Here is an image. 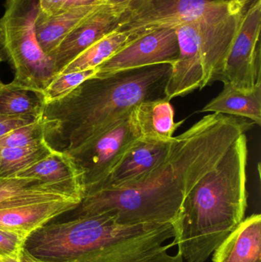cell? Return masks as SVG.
I'll return each instance as SVG.
<instances>
[{
    "label": "cell",
    "mask_w": 261,
    "mask_h": 262,
    "mask_svg": "<svg viewBox=\"0 0 261 262\" xmlns=\"http://www.w3.org/2000/svg\"><path fill=\"white\" fill-rule=\"evenodd\" d=\"M254 125L238 117L205 115L173 137L167 156L144 178L121 189L85 194L74 209L56 219L107 215L124 226L173 223L190 191L214 169L234 141Z\"/></svg>",
    "instance_id": "cell-1"
},
{
    "label": "cell",
    "mask_w": 261,
    "mask_h": 262,
    "mask_svg": "<svg viewBox=\"0 0 261 262\" xmlns=\"http://www.w3.org/2000/svg\"><path fill=\"white\" fill-rule=\"evenodd\" d=\"M173 223L124 226L107 215L53 219L32 232L24 247L44 262H183Z\"/></svg>",
    "instance_id": "cell-2"
},
{
    "label": "cell",
    "mask_w": 261,
    "mask_h": 262,
    "mask_svg": "<svg viewBox=\"0 0 261 262\" xmlns=\"http://www.w3.org/2000/svg\"><path fill=\"white\" fill-rule=\"evenodd\" d=\"M170 64L147 66L89 78L70 94L45 104L46 140L57 138L63 152L77 149L144 101L165 98Z\"/></svg>",
    "instance_id": "cell-3"
},
{
    "label": "cell",
    "mask_w": 261,
    "mask_h": 262,
    "mask_svg": "<svg viewBox=\"0 0 261 262\" xmlns=\"http://www.w3.org/2000/svg\"><path fill=\"white\" fill-rule=\"evenodd\" d=\"M248 155L244 134L185 197L173 223V242L183 261H206L245 220Z\"/></svg>",
    "instance_id": "cell-4"
},
{
    "label": "cell",
    "mask_w": 261,
    "mask_h": 262,
    "mask_svg": "<svg viewBox=\"0 0 261 262\" xmlns=\"http://www.w3.org/2000/svg\"><path fill=\"white\" fill-rule=\"evenodd\" d=\"M244 10L229 1L176 28L179 53L165 86L167 100L220 81Z\"/></svg>",
    "instance_id": "cell-5"
},
{
    "label": "cell",
    "mask_w": 261,
    "mask_h": 262,
    "mask_svg": "<svg viewBox=\"0 0 261 262\" xmlns=\"http://www.w3.org/2000/svg\"><path fill=\"white\" fill-rule=\"evenodd\" d=\"M39 0H6L0 18V50L14 70L12 84L41 92L55 76L53 64L37 40Z\"/></svg>",
    "instance_id": "cell-6"
},
{
    "label": "cell",
    "mask_w": 261,
    "mask_h": 262,
    "mask_svg": "<svg viewBox=\"0 0 261 262\" xmlns=\"http://www.w3.org/2000/svg\"><path fill=\"white\" fill-rule=\"evenodd\" d=\"M138 139L129 114L67 152L81 172L84 194L105 180L124 152Z\"/></svg>",
    "instance_id": "cell-7"
},
{
    "label": "cell",
    "mask_w": 261,
    "mask_h": 262,
    "mask_svg": "<svg viewBox=\"0 0 261 262\" xmlns=\"http://www.w3.org/2000/svg\"><path fill=\"white\" fill-rule=\"evenodd\" d=\"M261 0L244 10L220 81L250 92L261 86Z\"/></svg>",
    "instance_id": "cell-8"
},
{
    "label": "cell",
    "mask_w": 261,
    "mask_h": 262,
    "mask_svg": "<svg viewBox=\"0 0 261 262\" xmlns=\"http://www.w3.org/2000/svg\"><path fill=\"white\" fill-rule=\"evenodd\" d=\"M179 49L176 29H161L130 41L96 69V78L160 64L173 66Z\"/></svg>",
    "instance_id": "cell-9"
},
{
    "label": "cell",
    "mask_w": 261,
    "mask_h": 262,
    "mask_svg": "<svg viewBox=\"0 0 261 262\" xmlns=\"http://www.w3.org/2000/svg\"><path fill=\"white\" fill-rule=\"evenodd\" d=\"M230 0H170L154 9L134 16L124 18L119 29L135 39L145 34L176 29L179 26L197 19L205 14L222 7Z\"/></svg>",
    "instance_id": "cell-10"
},
{
    "label": "cell",
    "mask_w": 261,
    "mask_h": 262,
    "mask_svg": "<svg viewBox=\"0 0 261 262\" xmlns=\"http://www.w3.org/2000/svg\"><path fill=\"white\" fill-rule=\"evenodd\" d=\"M124 14L123 6L107 3L77 26L49 55L55 75L92 45L119 29Z\"/></svg>",
    "instance_id": "cell-11"
},
{
    "label": "cell",
    "mask_w": 261,
    "mask_h": 262,
    "mask_svg": "<svg viewBox=\"0 0 261 262\" xmlns=\"http://www.w3.org/2000/svg\"><path fill=\"white\" fill-rule=\"evenodd\" d=\"M84 194L81 180L48 183L32 178H0V209L57 200L80 203Z\"/></svg>",
    "instance_id": "cell-12"
},
{
    "label": "cell",
    "mask_w": 261,
    "mask_h": 262,
    "mask_svg": "<svg viewBox=\"0 0 261 262\" xmlns=\"http://www.w3.org/2000/svg\"><path fill=\"white\" fill-rule=\"evenodd\" d=\"M170 141L138 139L124 152L105 180L90 192L103 189H121L139 181L163 160Z\"/></svg>",
    "instance_id": "cell-13"
},
{
    "label": "cell",
    "mask_w": 261,
    "mask_h": 262,
    "mask_svg": "<svg viewBox=\"0 0 261 262\" xmlns=\"http://www.w3.org/2000/svg\"><path fill=\"white\" fill-rule=\"evenodd\" d=\"M174 110L165 98L142 101L130 113V122L138 138L169 142L184 121L175 122Z\"/></svg>",
    "instance_id": "cell-14"
},
{
    "label": "cell",
    "mask_w": 261,
    "mask_h": 262,
    "mask_svg": "<svg viewBox=\"0 0 261 262\" xmlns=\"http://www.w3.org/2000/svg\"><path fill=\"white\" fill-rule=\"evenodd\" d=\"M79 202L57 200L0 209V229L29 236L55 217L74 209Z\"/></svg>",
    "instance_id": "cell-15"
},
{
    "label": "cell",
    "mask_w": 261,
    "mask_h": 262,
    "mask_svg": "<svg viewBox=\"0 0 261 262\" xmlns=\"http://www.w3.org/2000/svg\"><path fill=\"white\" fill-rule=\"evenodd\" d=\"M213 253V262H261L260 214L245 219Z\"/></svg>",
    "instance_id": "cell-16"
},
{
    "label": "cell",
    "mask_w": 261,
    "mask_h": 262,
    "mask_svg": "<svg viewBox=\"0 0 261 262\" xmlns=\"http://www.w3.org/2000/svg\"><path fill=\"white\" fill-rule=\"evenodd\" d=\"M107 3L79 6L52 16H44L39 12L35 23V32L41 50L49 56L77 26Z\"/></svg>",
    "instance_id": "cell-17"
},
{
    "label": "cell",
    "mask_w": 261,
    "mask_h": 262,
    "mask_svg": "<svg viewBox=\"0 0 261 262\" xmlns=\"http://www.w3.org/2000/svg\"><path fill=\"white\" fill-rule=\"evenodd\" d=\"M222 92L200 111L202 113L220 114L238 117L261 124V86L250 92L223 83Z\"/></svg>",
    "instance_id": "cell-18"
},
{
    "label": "cell",
    "mask_w": 261,
    "mask_h": 262,
    "mask_svg": "<svg viewBox=\"0 0 261 262\" xmlns=\"http://www.w3.org/2000/svg\"><path fill=\"white\" fill-rule=\"evenodd\" d=\"M44 101L41 92L12 83L0 86V116L37 121L42 118Z\"/></svg>",
    "instance_id": "cell-19"
},
{
    "label": "cell",
    "mask_w": 261,
    "mask_h": 262,
    "mask_svg": "<svg viewBox=\"0 0 261 262\" xmlns=\"http://www.w3.org/2000/svg\"><path fill=\"white\" fill-rule=\"evenodd\" d=\"M15 177L32 178L48 183L82 180V175L70 156L55 149L38 163L20 171Z\"/></svg>",
    "instance_id": "cell-20"
},
{
    "label": "cell",
    "mask_w": 261,
    "mask_h": 262,
    "mask_svg": "<svg viewBox=\"0 0 261 262\" xmlns=\"http://www.w3.org/2000/svg\"><path fill=\"white\" fill-rule=\"evenodd\" d=\"M130 41V36L124 31H113L80 54L59 74L95 69Z\"/></svg>",
    "instance_id": "cell-21"
},
{
    "label": "cell",
    "mask_w": 261,
    "mask_h": 262,
    "mask_svg": "<svg viewBox=\"0 0 261 262\" xmlns=\"http://www.w3.org/2000/svg\"><path fill=\"white\" fill-rule=\"evenodd\" d=\"M55 150L47 140L32 146L0 149V178L15 177L20 171L38 163Z\"/></svg>",
    "instance_id": "cell-22"
},
{
    "label": "cell",
    "mask_w": 261,
    "mask_h": 262,
    "mask_svg": "<svg viewBox=\"0 0 261 262\" xmlns=\"http://www.w3.org/2000/svg\"><path fill=\"white\" fill-rule=\"evenodd\" d=\"M96 72V69H90L55 75L41 93L44 105L67 96L84 81L93 78Z\"/></svg>",
    "instance_id": "cell-23"
},
{
    "label": "cell",
    "mask_w": 261,
    "mask_h": 262,
    "mask_svg": "<svg viewBox=\"0 0 261 262\" xmlns=\"http://www.w3.org/2000/svg\"><path fill=\"white\" fill-rule=\"evenodd\" d=\"M45 140V124L41 118L0 136V149L32 146Z\"/></svg>",
    "instance_id": "cell-24"
},
{
    "label": "cell",
    "mask_w": 261,
    "mask_h": 262,
    "mask_svg": "<svg viewBox=\"0 0 261 262\" xmlns=\"http://www.w3.org/2000/svg\"><path fill=\"white\" fill-rule=\"evenodd\" d=\"M27 237L13 231L0 229V257L18 258Z\"/></svg>",
    "instance_id": "cell-25"
},
{
    "label": "cell",
    "mask_w": 261,
    "mask_h": 262,
    "mask_svg": "<svg viewBox=\"0 0 261 262\" xmlns=\"http://www.w3.org/2000/svg\"><path fill=\"white\" fill-rule=\"evenodd\" d=\"M39 2L40 14L44 16H52L79 6L107 3L104 0H39Z\"/></svg>",
    "instance_id": "cell-26"
},
{
    "label": "cell",
    "mask_w": 261,
    "mask_h": 262,
    "mask_svg": "<svg viewBox=\"0 0 261 262\" xmlns=\"http://www.w3.org/2000/svg\"><path fill=\"white\" fill-rule=\"evenodd\" d=\"M167 1L170 0H130L124 6L125 9V14L123 19L154 9Z\"/></svg>",
    "instance_id": "cell-27"
},
{
    "label": "cell",
    "mask_w": 261,
    "mask_h": 262,
    "mask_svg": "<svg viewBox=\"0 0 261 262\" xmlns=\"http://www.w3.org/2000/svg\"><path fill=\"white\" fill-rule=\"evenodd\" d=\"M34 121H35L23 119V118L0 116V136L3 135L13 129L30 124Z\"/></svg>",
    "instance_id": "cell-28"
},
{
    "label": "cell",
    "mask_w": 261,
    "mask_h": 262,
    "mask_svg": "<svg viewBox=\"0 0 261 262\" xmlns=\"http://www.w3.org/2000/svg\"><path fill=\"white\" fill-rule=\"evenodd\" d=\"M0 262H44L38 258H35V256L29 253L25 247L22 248L21 252L18 258H2L0 257Z\"/></svg>",
    "instance_id": "cell-29"
},
{
    "label": "cell",
    "mask_w": 261,
    "mask_h": 262,
    "mask_svg": "<svg viewBox=\"0 0 261 262\" xmlns=\"http://www.w3.org/2000/svg\"><path fill=\"white\" fill-rule=\"evenodd\" d=\"M230 1L235 3L236 5L240 6L242 9H245L246 6H248V4H250L253 0H230Z\"/></svg>",
    "instance_id": "cell-30"
},
{
    "label": "cell",
    "mask_w": 261,
    "mask_h": 262,
    "mask_svg": "<svg viewBox=\"0 0 261 262\" xmlns=\"http://www.w3.org/2000/svg\"><path fill=\"white\" fill-rule=\"evenodd\" d=\"M130 0H108V3L111 4L116 5V6H121L124 7Z\"/></svg>",
    "instance_id": "cell-31"
},
{
    "label": "cell",
    "mask_w": 261,
    "mask_h": 262,
    "mask_svg": "<svg viewBox=\"0 0 261 262\" xmlns=\"http://www.w3.org/2000/svg\"><path fill=\"white\" fill-rule=\"evenodd\" d=\"M1 61H2V58H1V57H0V62H1ZM3 84V83L2 82L1 80H0V86H1L2 84Z\"/></svg>",
    "instance_id": "cell-32"
},
{
    "label": "cell",
    "mask_w": 261,
    "mask_h": 262,
    "mask_svg": "<svg viewBox=\"0 0 261 262\" xmlns=\"http://www.w3.org/2000/svg\"><path fill=\"white\" fill-rule=\"evenodd\" d=\"M104 1H107H107H108V0H104Z\"/></svg>",
    "instance_id": "cell-33"
}]
</instances>
